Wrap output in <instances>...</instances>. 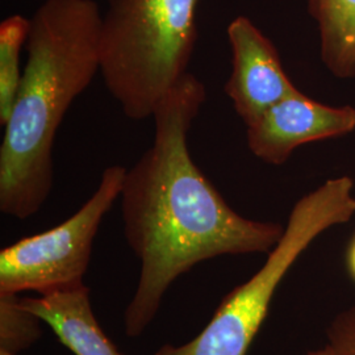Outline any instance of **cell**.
Returning <instances> with one entry per match:
<instances>
[{"label":"cell","mask_w":355,"mask_h":355,"mask_svg":"<svg viewBox=\"0 0 355 355\" xmlns=\"http://www.w3.org/2000/svg\"><path fill=\"white\" fill-rule=\"evenodd\" d=\"M95 0H45L31 17L26 64L0 145V211L26 220L53 187V145L64 114L101 71Z\"/></svg>","instance_id":"7a4b0ae2"},{"label":"cell","mask_w":355,"mask_h":355,"mask_svg":"<svg viewBox=\"0 0 355 355\" xmlns=\"http://www.w3.org/2000/svg\"><path fill=\"white\" fill-rule=\"evenodd\" d=\"M232 49V74L224 91L234 111L249 125L268 108L296 94L270 38L246 16H237L227 29Z\"/></svg>","instance_id":"52a82bcc"},{"label":"cell","mask_w":355,"mask_h":355,"mask_svg":"<svg viewBox=\"0 0 355 355\" xmlns=\"http://www.w3.org/2000/svg\"><path fill=\"white\" fill-rule=\"evenodd\" d=\"M347 266L350 270L352 277L355 279V239L352 242L350 248H349V253H347Z\"/></svg>","instance_id":"4fadbf2b"},{"label":"cell","mask_w":355,"mask_h":355,"mask_svg":"<svg viewBox=\"0 0 355 355\" xmlns=\"http://www.w3.org/2000/svg\"><path fill=\"white\" fill-rule=\"evenodd\" d=\"M125 173L123 166L107 167L96 191L74 215L1 249L0 295H48L85 286L95 237L104 216L120 198Z\"/></svg>","instance_id":"5b68a950"},{"label":"cell","mask_w":355,"mask_h":355,"mask_svg":"<svg viewBox=\"0 0 355 355\" xmlns=\"http://www.w3.org/2000/svg\"><path fill=\"white\" fill-rule=\"evenodd\" d=\"M205 101L203 82L183 76L153 114L152 146L125 173L124 234L141 263L124 313L130 338L152 324L167 288L192 267L221 255L270 253L284 233L279 224L233 211L192 159L189 133Z\"/></svg>","instance_id":"6da1fadb"},{"label":"cell","mask_w":355,"mask_h":355,"mask_svg":"<svg viewBox=\"0 0 355 355\" xmlns=\"http://www.w3.org/2000/svg\"><path fill=\"white\" fill-rule=\"evenodd\" d=\"M44 321L17 295H0V354L17 355L42 336Z\"/></svg>","instance_id":"8fae6325"},{"label":"cell","mask_w":355,"mask_h":355,"mask_svg":"<svg viewBox=\"0 0 355 355\" xmlns=\"http://www.w3.org/2000/svg\"><path fill=\"white\" fill-rule=\"evenodd\" d=\"M31 19L11 15L0 23V124L4 127L11 116L20 89V54L26 45Z\"/></svg>","instance_id":"30bf717a"},{"label":"cell","mask_w":355,"mask_h":355,"mask_svg":"<svg viewBox=\"0 0 355 355\" xmlns=\"http://www.w3.org/2000/svg\"><path fill=\"white\" fill-rule=\"evenodd\" d=\"M320 32L321 61L340 79L355 78V0H306Z\"/></svg>","instance_id":"9c48e42d"},{"label":"cell","mask_w":355,"mask_h":355,"mask_svg":"<svg viewBox=\"0 0 355 355\" xmlns=\"http://www.w3.org/2000/svg\"><path fill=\"white\" fill-rule=\"evenodd\" d=\"M336 345L325 350H318L308 355H355V318L341 325L336 336Z\"/></svg>","instance_id":"7c38bea8"},{"label":"cell","mask_w":355,"mask_h":355,"mask_svg":"<svg viewBox=\"0 0 355 355\" xmlns=\"http://www.w3.org/2000/svg\"><path fill=\"white\" fill-rule=\"evenodd\" d=\"M20 302L46 322L74 354L123 355L95 318L86 286L37 297H20Z\"/></svg>","instance_id":"ba28073f"},{"label":"cell","mask_w":355,"mask_h":355,"mask_svg":"<svg viewBox=\"0 0 355 355\" xmlns=\"http://www.w3.org/2000/svg\"><path fill=\"white\" fill-rule=\"evenodd\" d=\"M354 130L355 108L325 105L299 89L246 125V141L257 158L279 166L303 145L341 137Z\"/></svg>","instance_id":"8992f818"},{"label":"cell","mask_w":355,"mask_h":355,"mask_svg":"<svg viewBox=\"0 0 355 355\" xmlns=\"http://www.w3.org/2000/svg\"><path fill=\"white\" fill-rule=\"evenodd\" d=\"M199 0H107L101 74L128 119L142 121L187 76L199 37Z\"/></svg>","instance_id":"3957f363"},{"label":"cell","mask_w":355,"mask_h":355,"mask_svg":"<svg viewBox=\"0 0 355 355\" xmlns=\"http://www.w3.org/2000/svg\"><path fill=\"white\" fill-rule=\"evenodd\" d=\"M0 355H10V354H0Z\"/></svg>","instance_id":"5bb4252c"},{"label":"cell","mask_w":355,"mask_h":355,"mask_svg":"<svg viewBox=\"0 0 355 355\" xmlns=\"http://www.w3.org/2000/svg\"><path fill=\"white\" fill-rule=\"evenodd\" d=\"M354 182L329 179L293 205L279 242L253 277L223 299L214 318L190 343H166L154 355H246L272 296L296 259L325 230L355 215Z\"/></svg>","instance_id":"277c9868"}]
</instances>
